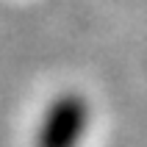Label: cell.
<instances>
[{
    "label": "cell",
    "mask_w": 147,
    "mask_h": 147,
    "mask_svg": "<svg viewBox=\"0 0 147 147\" xmlns=\"http://www.w3.org/2000/svg\"><path fill=\"white\" fill-rule=\"evenodd\" d=\"M92 122V106L78 92L58 94L36 125L33 147H81Z\"/></svg>",
    "instance_id": "cell-1"
}]
</instances>
